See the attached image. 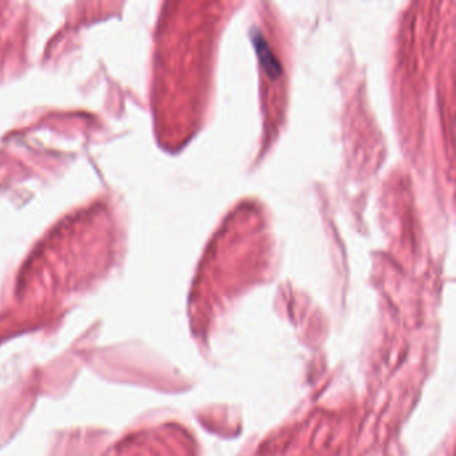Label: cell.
<instances>
[{"label":"cell","instance_id":"6da1fadb","mask_svg":"<svg viewBox=\"0 0 456 456\" xmlns=\"http://www.w3.org/2000/svg\"><path fill=\"white\" fill-rule=\"evenodd\" d=\"M258 53H260V56L262 58V66H265L267 71L272 75H277L280 73V63L276 60V58H273V55L271 53V50L268 49L267 46V42L265 40H261L260 42V49H258Z\"/></svg>","mask_w":456,"mask_h":456}]
</instances>
